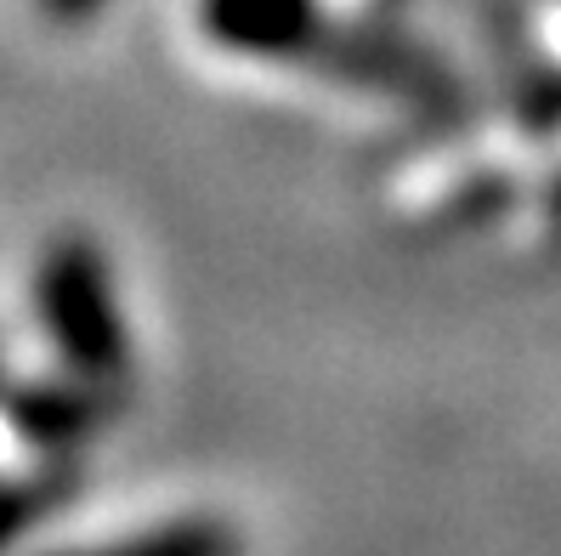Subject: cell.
<instances>
[{"label":"cell","instance_id":"cell-1","mask_svg":"<svg viewBox=\"0 0 561 556\" xmlns=\"http://www.w3.org/2000/svg\"><path fill=\"white\" fill-rule=\"evenodd\" d=\"M35 307L46 324V341L69 375L96 386H114L130 370V330L119 313V290L103 250L80 234H62L35 273Z\"/></svg>","mask_w":561,"mask_h":556},{"label":"cell","instance_id":"cell-3","mask_svg":"<svg viewBox=\"0 0 561 556\" xmlns=\"http://www.w3.org/2000/svg\"><path fill=\"white\" fill-rule=\"evenodd\" d=\"M7 420H12V432L28 449L62 454V449H75L96 420H103V386L85 381V375L28 381V386L7 392Z\"/></svg>","mask_w":561,"mask_h":556},{"label":"cell","instance_id":"cell-2","mask_svg":"<svg viewBox=\"0 0 561 556\" xmlns=\"http://www.w3.org/2000/svg\"><path fill=\"white\" fill-rule=\"evenodd\" d=\"M199 29L233 57L301 63L323 46V0H199Z\"/></svg>","mask_w":561,"mask_h":556},{"label":"cell","instance_id":"cell-4","mask_svg":"<svg viewBox=\"0 0 561 556\" xmlns=\"http://www.w3.org/2000/svg\"><path fill=\"white\" fill-rule=\"evenodd\" d=\"M69 488H75V477H62V472L0 477V545H12L18 534H28L62 495H69Z\"/></svg>","mask_w":561,"mask_h":556},{"label":"cell","instance_id":"cell-5","mask_svg":"<svg viewBox=\"0 0 561 556\" xmlns=\"http://www.w3.org/2000/svg\"><path fill=\"white\" fill-rule=\"evenodd\" d=\"M96 7H103V0H41V12L51 23H85V18H96Z\"/></svg>","mask_w":561,"mask_h":556}]
</instances>
